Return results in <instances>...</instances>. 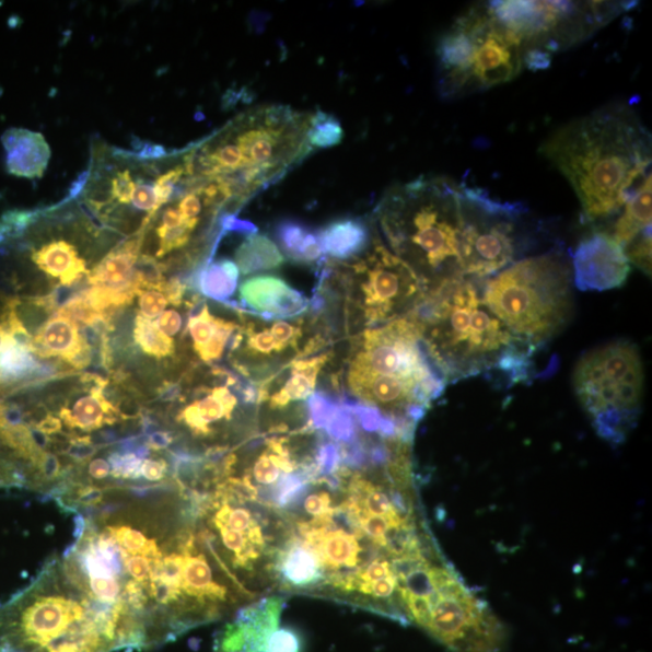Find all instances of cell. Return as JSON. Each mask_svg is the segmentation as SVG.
I'll list each match as a JSON object with an SVG mask.
<instances>
[{"label":"cell","instance_id":"obj_19","mask_svg":"<svg viewBox=\"0 0 652 652\" xmlns=\"http://www.w3.org/2000/svg\"><path fill=\"white\" fill-rule=\"evenodd\" d=\"M7 171L13 176L40 179L48 170L51 149L45 137L27 128H9L2 137Z\"/></svg>","mask_w":652,"mask_h":652},{"label":"cell","instance_id":"obj_15","mask_svg":"<svg viewBox=\"0 0 652 652\" xmlns=\"http://www.w3.org/2000/svg\"><path fill=\"white\" fill-rule=\"evenodd\" d=\"M31 351L39 359L61 360L73 370L86 369L93 359V349L79 326L58 313L32 337Z\"/></svg>","mask_w":652,"mask_h":652},{"label":"cell","instance_id":"obj_17","mask_svg":"<svg viewBox=\"0 0 652 652\" xmlns=\"http://www.w3.org/2000/svg\"><path fill=\"white\" fill-rule=\"evenodd\" d=\"M243 306L259 312L270 319L299 316L308 307V301L276 276H255L240 287Z\"/></svg>","mask_w":652,"mask_h":652},{"label":"cell","instance_id":"obj_35","mask_svg":"<svg viewBox=\"0 0 652 652\" xmlns=\"http://www.w3.org/2000/svg\"><path fill=\"white\" fill-rule=\"evenodd\" d=\"M341 450L340 445H337V442H324L316 453V459H314V465H316L317 471V480L323 479V477L330 476L337 473V470L341 467Z\"/></svg>","mask_w":652,"mask_h":652},{"label":"cell","instance_id":"obj_16","mask_svg":"<svg viewBox=\"0 0 652 652\" xmlns=\"http://www.w3.org/2000/svg\"><path fill=\"white\" fill-rule=\"evenodd\" d=\"M236 376L230 374L226 382L209 388L201 386L195 389L193 401L176 415L177 423L189 429L196 438H208L214 434L213 424L221 421L230 422L237 409L240 397L231 392Z\"/></svg>","mask_w":652,"mask_h":652},{"label":"cell","instance_id":"obj_11","mask_svg":"<svg viewBox=\"0 0 652 652\" xmlns=\"http://www.w3.org/2000/svg\"><path fill=\"white\" fill-rule=\"evenodd\" d=\"M330 273L340 281L357 302L365 322L389 323L410 314L426 294L421 279L377 234L370 248L351 261H325Z\"/></svg>","mask_w":652,"mask_h":652},{"label":"cell","instance_id":"obj_8","mask_svg":"<svg viewBox=\"0 0 652 652\" xmlns=\"http://www.w3.org/2000/svg\"><path fill=\"white\" fill-rule=\"evenodd\" d=\"M438 91L442 100H459L510 83L522 72L523 50L491 13L474 5L442 34L436 46Z\"/></svg>","mask_w":652,"mask_h":652},{"label":"cell","instance_id":"obj_39","mask_svg":"<svg viewBox=\"0 0 652 652\" xmlns=\"http://www.w3.org/2000/svg\"><path fill=\"white\" fill-rule=\"evenodd\" d=\"M218 225L221 234H223L224 236L229 234V232H237V234L247 236L258 234V228H256L248 220H242L237 218L236 214H221L218 220Z\"/></svg>","mask_w":652,"mask_h":652},{"label":"cell","instance_id":"obj_25","mask_svg":"<svg viewBox=\"0 0 652 652\" xmlns=\"http://www.w3.org/2000/svg\"><path fill=\"white\" fill-rule=\"evenodd\" d=\"M648 230H651V176L626 203L605 234L610 235L624 248Z\"/></svg>","mask_w":652,"mask_h":652},{"label":"cell","instance_id":"obj_24","mask_svg":"<svg viewBox=\"0 0 652 652\" xmlns=\"http://www.w3.org/2000/svg\"><path fill=\"white\" fill-rule=\"evenodd\" d=\"M276 238L284 258L302 265H322L324 253L317 231L294 219L279 221L276 226Z\"/></svg>","mask_w":652,"mask_h":652},{"label":"cell","instance_id":"obj_22","mask_svg":"<svg viewBox=\"0 0 652 652\" xmlns=\"http://www.w3.org/2000/svg\"><path fill=\"white\" fill-rule=\"evenodd\" d=\"M278 574L289 589H316L324 581L319 557L305 540H293L278 555Z\"/></svg>","mask_w":652,"mask_h":652},{"label":"cell","instance_id":"obj_14","mask_svg":"<svg viewBox=\"0 0 652 652\" xmlns=\"http://www.w3.org/2000/svg\"><path fill=\"white\" fill-rule=\"evenodd\" d=\"M282 603L269 599L240 610L217 638L214 652H269L267 639L277 630Z\"/></svg>","mask_w":652,"mask_h":652},{"label":"cell","instance_id":"obj_29","mask_svg":"<svg viewBox=\"0 0 652 652\" xmlns=\"http://www.w3.org/2000/svg\"><path fill=\"white\" fill-rule=\"evenodd\" d=\"M242 341H246L242 352L255 362H267L269 359L284 354L287 351L275 339L269 326L247 324L242 328Z\"/></svg>","mask_w":652,"mask_h":652},{"label":"cell","instance_id":"obj_31","mask_svg":"<svg viewBox=\"0 0 652 652\" xmlns=\"http://www.w3.org/2000/svg\"><path fill=\"white\" fill-rule=\"evenodd\" d=\"M108 462L114 488L121 489L120 482L141 481L144 459L139 457L138 454L114 450L108 453Z\"/></svg>","mask_w":652,"mask_h":652},{"label":"cell","instance_id":"obj_4","mask_svg":"<svg viewBox=\"0 0 652 652\" xmlns=\"http://www.w3.org/2000/svg\"><path fill=\"white\" fill-rule=\"evenodd\" d=\"M123 639L54 556L26 587L0 603V652H114Z\"/></svg>","mask_w":652,"mask_h":652},{"label":"cell","instance_id":"obj_38","mask_svg":"<svg viewBox=\"0 0 652 652\" xmlns=\"http://www.w3.org/2000/svg\"><path fill=\"white\" fill-rule=\"evenodd\" d=\"M170 463L166 458H147L142 464V482L161 484L167 480Z\"/></svg>","mask_w":652,"mask_h":652},{"label":"cell","instance_id":"obj_34","mask_svg":"<svg viewBox=\"0 0 652 652\" xmlns=\"http://www.w3.org/2000/svg\"><path fill=\"white\" fill-rule=\"evenodd\" d=\"M628 261L651 275V230L643 232L622 248Z\"/></svg>","mask_w":652,"mask_h":652},{"label":"cell","instance_id":"obj_3","mask_svg":"<svg viewBox=\"0 0 652 652\" xmlns=\"http://www.w3.org/2000/svg\"><path fill=\"white\" fill-rule=\"evenodd\" d=\"M312 119L276 104L243 113L190 147L193 177L224 183L241 209L312 153Z\"/></svg>","mask_w":652,"mask_h":652},{"label":"cell","instance_id":"obj_1","mask_svg":"<svg viewBox=\"0 0 652 652\" xmlns=\"http://www.w3.org/2000/svg\"><path fill=\"white\" fill-rule=\"evenodd\" d=\"M540 151L572 185L595 231L612 224L651 176L650 132L622 103L562 126Z\"/></svg>","mask_w":652,"mask_h":652},{"label":"cell","instance_id":"obj_13","mask_svg":"<svg viewBox=\"0 0 652 652\" xmlns=\"http://www.w3.org/2000/svg\"><path fill=\"white\" fill-rule=\"evenodd\" d=\"M573 282L581 290H608L621 287L631 271L620 244L610 235L593 230L573 255Z\"/></svg>","mask_w":652,"mask_h":652},{"label":"cell","instance_id":"obj_21","mask_svg":"<svg viewBox=\"0 0 652 652\" xmlns=\"http://www.w3.org/2000/svg\"><path fill=\"white\" fill-rule=\"evenodd\" d=\"M377 232L365 219L342 218L330 221L317 231L324 256L336 261H351L363 255Z\"/></svg>","mask_w":652,"mask_h":652},{"label":"cell","instance_id":"obj_2","mask_svg":"<svg viewBox=\"0 0 652 652\" xmlns=\"http://www.w3.org/2000/svg\"><path fill=\"white\" fill-rule=\"evenodd\" d=\"M484 282L456 277L426 291L409 314L446 383L476 376L529 382L537 349L522 342L489 308Z\"/></svg>","mask_w":652,"mask_h":652},{"label":"cell","instance_id":"obj_10","mask_svg":"<svg viewBox=\"0 0 652 652\" xmlns=\"http://www.w3.org/2000/svg\"><path fill=\"white\" fill-rule=\"evenodd\" d=\"M461 272L486 281L516 263L525 244L527 208L493 199L485 189L459 185Z\"/></svg>","mask_w":652,"mask_h":652},{"label":"cell","instance_id":"obj_18","mask_svg":"<svg viewBox=\"0 0 652 652\" xmlns=\"http://www.w3.org/2000/svg\"><path fill=\"white\" fill-rule=\"evenodd\" d=\"M143 236H133L116 244L90 271L89 286L137 296L136 265L141 256Z\"/></svg>","mask_w":652,"mask_h":652},{"label":"cell","instance_id":"obj_30","mask_svg":"<svg viewBox=\"0 0 652 652\" xmlns=\"http://www.w3.org/2000/svg\"><path fill=\"white\" fill-rule=\"evenodd\" d=\"M344 136V128L334 115L322 110L313 113L308 136L313 149H328L340 144Z\"/></svg>","mask_w":652,"mask_h":652},{"label":"cell","instance_id":"obj_7","mask_svg":"<svg viewBox=\"0 0 652 652\" xmlns=\"http://www.w3.org/2000/svg\"><path fill=\"white\" fill-rule=\"evenodd\" d=\"M572 263L560 251L522 259L486 279L489 308L519 340L537 349L560 335L573 316Z\"/></svg>","mask_w":652,"mask_h":652},{"label":"cell","instance_id":"obj_36","mask_svg":"<svg viewBox=\"0 0 652 652\" xmlns=\"http://www.w3.org/2000/svg\"><path fill=\"white\" fill-rule=\"evenodd\" d=\"M137 296L139 306L138 314H141L142 317L149 321H153L160 316L170 304L167 296L163 294L162 291L155 289L138 290Z\"/></svg>","mask_w":652,"mask_h":652},{"label":"cell","instance_id":"obj_12","mask_svg":"<svg viewBox=\"0 0 652 652\" xmlns=\"http://www.w3.org/2000/svg\"><path fill=\"white\" fill-rule=\"evenodd\" d=\"M489 10L522 45L523 54L552 56L589 39L616 18L610 2H489Z\"/></svg>","mask_w":652,"mask_h":652},{"label":"cell","instance_id":"obj_40","mask_svg":"<svg viewBox=\"0 0 652 652\" xmlns=\"http://www.w3.org/2000/svg\"><path fill=\"white\" fill-rule=\"evenodd\" d=\"M304 509L306 514L314 517L325 515L331 509V497L326 491L312 493L305 498Z\"/></svg>","mask_w":652,"mask_h":652},{"label":"cell","instance_id":"obj_28","mask_svg":"<svg viewBox=\"0 0 652 652\" xmlns=\"http://www.w3.org/2000/svg\"><path fill=\"white\" fill-rule=\"evenodd\" d=\"M133 339L142 352L150 357L166 359L176 354V345L172 337L163 334L155 322L142 317L141 314H137L135 319Z\"/></svg>","mask_w":652,"mask_h":652},{"label":"cell","instance_id":"obj_5","mask_svg":"<svg viewBox=\"0 0 652 652\" xmlns=\"http://www.w3.org/2000/svg\"><path fill=\"white\" fill-rule=\"evenodd\" d=\"M191 174L190 148L168 153L147 144L132 153L96 142L79 195L104 229L130 238L144 234Z\"/></svg>","mask_w":652,"mask_h":652},{"label":"cell","instance_id":"obj_37","mask_svg":"<svg viewBox=\"0 0 652 652\" xmlns=\"http://www.w3.org/2000/svg\"><path fill=\"white\" fill-rule=\"evenodd\" d=\"M304 643L298 631L291 628H277L267 639L269 652H302Z\"/></svg>","mask_w":652,"mask_h":652},{"label":"cell","instance_id":"obj_41","mask_svg":"<svg viewBox=\"0 0 652 652\" xmlns=\"http://www.w3.org/2000/svg\"><path fill=\"white\" fill-rule=\"evenodd\" d=\"M155 323L158 325V328L163 334L173 337L178 335L182 330V314L176 310H168L163 312Z\"/></svg>","mask_w":652,"mask_h":652},{"label":"cell","instance_id":"obj_9","mask_svg":"<svg viewBox=\"0 0 652 652\" xmlns=\"http://www.w3.org/2000/svg\"><path fill=\"white\" fill-rule=\"evenodd\" d=\"M644 365L638 347L616 340L582 356L573 384L597 434L621 445L637 427L644 397Z\"/></svg>","mask_w":652,"mask_h":652},{"label":"cell","instance_id":"obj_26","mask_svg":"<svg viewBox=\"0 0 652 652\" xmlns=\"http://www.w3.org/2000/svg\"><path fill=\"white\" fill-rule=\"evenodd\" d=\"M240 270L235 261L221 259L206 263L193 277L190 287L218 302H226L234 296L238 287Z\"/></svg>","mask_w":652,"mask_h":652},{"label":"cell","instance_id":"obj_6","mask_svg":"<svg viewBox=\"0 0 652 652\" xmlns=\"http://www.w3.org/2000/svg\"><path fill=\"white\" fill-rule=\"evenodd\" d=\"M375 214L389 251L411 267L427 290L463 277L459 185L441 177L394 185Z\"/></svg>","mask_w":652,"mask_h":652},{"label":"cell","instance_id":"obj_43","mask_svg":"<svg viewBox=\"0 0 652 652\" xmlns=\"http://www.w3.org/2000/svg\"><path fill=\"white\" fill-rule=\"evenodd\" d=\"M8 331L5 329V326L2 322H0V351H2V348L8 339Z\"/></svg>","mask_w":652,"mask_h":652},{"label":"cell","instance_id":"obj_23","mask_svg":"<svg viewBox=\"0 0 652 652\" xmlns=\"http://www.w3.org/2000/svg\"><path fill=\"white\" fill-rule=\"evenodd\" d=\"M329 356L323 354L311 359H300L289 365L288 379L283 386L264 401H269L271 409L282 410L290 403L306 400L316 389L317 379Z\"/></svg>","mask_w":652,"mask_h":652},{"label":"cell","instance_id":"obj_27","mask_svg":"<svg viewBox=\"0 0 652 652\" xmlns=\"http://www.w3.org/2000/svg\"><path fill=\"white\" fill-rule=\"evenodd\" d=\"M235 263L243 276L278 269L286 263L277 244L266 235L247 236L236 251Z\"/></svg>","mask_w":652,"mask_h":652},{"label":"cell","instance_id":"obj_32","mask_svg":"<svg viewBox=\"0 0 652 652\" xmlns=\"http://www.w3.org/2000/svg\"><path fill=\"white\" fill-rule=\"evenodd\" d=\"M324 430L337 444H352L357 439V419L340 404Z\"/></svg>","mask_w":652,"mask_h":652},{"label":"cell","instance_id":"obj_33","mask_svg":"<svg viewBox=\"0 0 652 652\" xmlns=\"http://www.w3.org/2000/svg\"><path fill=\"white\" fill-rule=\"evenodd\" d=\"M339 407L340 404L326 397V394L314 392L308 398L310 424L316 429H325Z\"/></svg>","mask_w":652,"mask_h":652},{"label":"cell","instance_id":"obj_20","mask_svg":"<svg viewBox=\"0 0 652 652\" xmlns=\"http://www.w3.org/2000/svg\"><path fill=\"white\" fill-rule=\"evenodd\" d=\"M103 388L95 386L86 389L88 393L78 395L75 388L69 397L74 399L71 405H63L58 409V418L63 427L71 430L73 434L81 432L83 435L96 432L107 426H114L123 421L121 415L116 407L103 395Z\"/></svg>","mask_w":652,"mask_h":652},{"label":"cell","instance_id":"obj_42","mask_svg":"<svg viewBox=\"0 0 652 652\" xmlns=\"http://www.w3.org/2000/svg\"><path fill=\"white\" fill-rule=\"evenodd\" d=\"M174 442V436L170 430H158L145 436V444L151 452L166 451Z\"/></svg>","mask_w":652,"mask_h":652}]
</instances>
